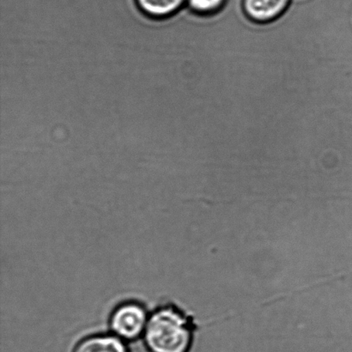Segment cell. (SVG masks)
<instances>
[{
    "label": "cell",
    "mask_w": 352,
    "mask_h": 352,
    "mask_svg": "<svg viewBox=\"0 0 352 352\" xmlns=\"http://www.w3.org/2000/svg\"><path fill=\"white\" fill-rule=\"evenodd\" d=\"M198 329L186 310L166 305L151 314L143 337L151 352H190Z\"/></svg>",
    "instance_id": "1"
},
{
    "label": "cell",
    "mask_w": 352,
    "mask_h": 352,
    "mask_svg": "<svg viewBox=\"0 0 352 352\" xmlns=\"http://www.w3.org/2000/svg\"><path fill=\"white\" fill-rule=\"evenodd\" d=\"M149 314L141 303L124 302L113 310L109 327L113 336L125 340H134L144 336Z\"/></svg>",
    "instance_id": "2"
},
{
    "label": "cell",
    "mask_w": 352,
    "mask_h": 352,
    "mask_svg": "<svg viewBox=\"0 0 352 352\" xmlns=\"http://www.w3.org/2000/svg\"><path fill=\"white\" fill-rule=\"evenodd\" d=\"M292 0H243L248 19L258 23L274 22L291 6Z\"/></svg>",
    "instance_id": "3"
},
{
    "label": "cell",
    "mask_w": 352,
    "mask_h": 352,
    "mask_svg": "<svg viewBox=\"0 0 352 352\" xmlns=\"http://www.w3.org/2000/svg\"><path fill=\"white\" fill-rule=\"evenodd\" d=\"M74 352H129L125 342L111 334H98L82 340Z\"/></svg>",
    "instance_id": "4"
},
{
    "label": "cell",
    "mask_w": 352,
    "mask_h": 352,
    "mask_svg": "<svg viewBox=\"0 0 352 352\" xmlns=\"http://www.w3.org/2000/svg\"><path fill=\"white\" fill-rule=\"evenodd\" d=\"M188 0H135L138 8L153 19H166L181 12Z\"/></svg>",
    "instance_id": "5"
},
{
    "label": "cell",
    "mask_w": 352,
    "mask_h": 352,
    "mask_svg": "<svg viewBox=\"0 0 352 352\" xmlns=\"http://www.w3.org/2000/svg\"><path fill=\"white\" fill-rule=\"evenodd\" d=\"M228 0H188L186 8L198 15L208 16L219 12Z\"/></svg>",
    "instance_id": "6"
}]
</instances>
